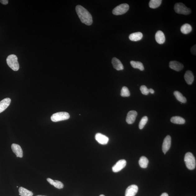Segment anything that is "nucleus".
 Returning a JSON list of instances; mask_svg holds the SVG:
<instances>
[{"instance_id":"32","label":"nucleus","mask_w":196,"mask_h":196,"mask_svg":"<svg viewBox=\"0 0 196 196\" xmlns=\"http://www.w3.org/2000/svg\"><path fill=\"white\" fill-rule=\"evenodd\" d=\"M149 92L152 94H154V90L152 89H149Z\"/></svg>"},{"instance_id":"10","label":"nucleus","mask_w":196,"mask_h":196,"mask_svg":"<svg viewBox=\"0 0 196 196\" xmlns=\"http://www.w3.org/2000/svg\"><path fill=\"white\" fill-rule=\"evenodd\" d=\"M137 113L136 111H129L127 114L126 121L129 124L134 123L137 117Z\"/></svg>"},{"instance_id":"20","label":"nucleus","mask_w":196,"mask_h":196,"mask_svg":"<svg viewBox=\"0 0 196 196\" xmlns=\"http://www.w3.org/2000/svg\"><path fill=\"white\" fill-rule=\"evenodd\" d=\"M192 30L191 26L189 24H185L182 25L180 28V31L184 34H187L191 32Z\"/></svg>"},{"instance_id":"31","label":"nucleus","mask_w":196,"mask_h":196,"mask_svg":"<svg viewBox=\"0 0 196 196\" xmlns=\"http://www.w3.org/2000/svg\"><path fill=\"white\" fill-rule=\"evenodd\" d=\"M8 0H1V1H0V2L4 5H7L8 3Z\"/></svg>"},{"instance_id":"27","label":"nucleus","mask_w":196,"mask_h":196,"mask_svg":"<svg viewBox=\"0 0 196 196\" xmlns=\"http://www.w3.org/2000/svg\"><path fill=\"white\" fill-rule=\"evenodd\" d=\"M130 91L126 87H123L121 92V96L123 97H128L130 96Z\"/></svg>"},{"instance_id":"8","label":"nucleus","mask_w":196,"mask_h":196,"mask_svg":"<svg viewBox=\"0 0 196 196\" xmlns=\"http://www.w3.org/2000/svg\"><path fill=\"white\" fill-rule=\"evenodd\" d=\"M126 161L125 159H121L118 161L112 167V171L115 173L119 172L125 167Z\"/></svg>"},{"instance_id":"28","label":"nucleus","mask_w":196,"mask_h":196,"mask_svg":"<svg viewBox=\"0 0 196 196\" xmlns=\"http://www.w3.org/2000/svg\"><path fill=\"white\" fill-rule=\"evenodd\" d=\"M148 118L147 116H144L142 118L140 122H139V129H142L144 128L148 121Z\"/></svg>"},{"instance_id":"2","label":"nucleus","mask_w":196,"mask_h":196,"mask_svg":"<svg viewBox=\"0 0 196 196\" xmlns=\"http://www.w3.org/2000/svg\"><path fill=\"white\" fill-rule=\"evenodd\" d=\"M184 161L187 168L192 170L196 167V161L194 157L191 153H187L185 155Z\"/></svg>"},{"instance_id":"29","label":"nucleus","mask_w":196,"mask_h":196,"mask_svg":"<svg viewBox=\"0 0 196 196\" xmlns=\"http://www.w3.org/2000/svg\"><path fill=\"white\" fill-rule=\"evenodd\" d=\"M142 93L145 95H147L149 93V89L145 85H142L140 88Z\"/></svg>"},{"instance_id":"18","label":"nucleus","mask_w":196,"mask_h":196,"mask_svg":"<svg viewBox=\"0 0 196 196\" xmlns=\"http://www.w3.org/2000/svg\"><path fill=\"white\" fill-rule=\"evenodd\" d=\"M143 36L141 32H137L131 34L129 36V39L132 41L137 42L141 40Z\"/></svg>"},{"instance_id":"22","label":"nucleus","mask_w":196,"mask_h":196,"mask_svg":"<svg viewBox=\"0 0 196 196\" xmlns=\"http://www.w3.org/2000/svg\"><path fill=\"white\" fill-rule=\"evenodd\" d=\"M171 121L173 123L177 124H184L185 123V120L180 116H174L171 118Z\"/></svg>"},{"instance_id":"33","label":"nucleus","mask_w":196,"mask_h":196,"mask_svg":"<svg viewBox=\"0 0 196 196\" xmlns=\"http://www.w3.org/2000/svg\"><path fill=\"white\" fill-rule=\"evenodd\" d=\"M161 196H169L168 194L166 193H163Z\"/></svg>"},{"instance_id":"30","label":"nucleus","mask_w":196,"mask_h":196,"mask_svg":"<svg viewBox=\"0 0 196 196\" xmlns=\"http://www.w3.org/2000/svg\"><path fill=\"white\" fill-rule=\"evenodd\" d=\"M196 45H194L192 47H191V52L194 55H196Z\"/></svg>"},{"instance_id":"6","label":"nucleus","mask_w":196,"mask_h":196,"mask_svg":"<svg viewBox=\"0 0 196 196\" xmlns=\"http://www.w3.org/2000/svg\"><path fill=\"white\" fill-rule=\"evenodd\" d=\"M129 6L126 3L122 4L117 6L113 10V14L116 16L124 14L128 11Z\"/></svg>"},{"instance_id":"16","label":"nucleus","mask_w":196,"mask_h":196,"mask_svg":"<svg viewBox=\"0 0 196 196\" xmlns=\"http://www.w3.org/2000/svg\"><path fill=\"white\" fill-rule=\"evenodd\" d=\"M112 64L114 68L117 71H121L124 70V67L121 62L117 58L114 57L113 58L112 61Z\"/></svg>"},{"instance_id":"11","label":"nucleus","mask_w":196,"mask_h":196,"mask_svg":"<svg viewBox=\"0 0 196 196\" xmlns=\"http://www.w3.org/2000/svg\"><path fill=\"white\" fill-rule=\"evenodd\" d=\"M95 137L99 143L103 145H106L109 140L108 137L100 133H97Z\"/></svg>"},{"instance_id":"26","label":"nucleus","mask_w":196,"mask_h":196,"mask_svg":"<svg viewBox=\"0 0 196 196\" xmlns=\"http://www.w3.org/2000/svg\"><path fill=\"white\" fill-rule=\"evenodd\" d=\"M161 0H151L149 3V6L151 8H158L161 5Z\"/></svg>"},{"instance_id":"9","label":"nucleus","mask_w":196,"mask_h":196,"mask_svg":"<svg viewBox=\"0 0 196 196\" xmlns=\"http://www.w3.org/2000/svg\"><path fill=\"white\" fill-rule=\"evenodd\" d=\"M138 190V187L137 185H130L127 188L125 193V196H135Z\"/></svg>"},{"instance_id":"24","label":"nucleus","mask_w":196,"mask_h":196,"mask_svg":"<svg viewBox=\"0 0 196 196\" xmlns=\"http://www.w3.org/2000/svg\"><path fill=\"white\" fill-rule=\"evenodd\" d=\"M130 63L133 68L138 69L141 71H143L144 70L143 64L141 62L131 61L130 62Z\"/></svg>"},{"instance_id":"13","label":"nucleus","mask_w":196,"mask_h":196,"mask_svg":"<svg viewBox=\"0 0 196 196\" xmlns=\"http://www.w3.org/2000/svg\"><path fill=\"white\" fill-rule=\"evenodd\" d=\"M11 148L13 152L16 154L17 157L22 158L23 152L21 146L18 144H13L11 145Z\"/></svg>"},{"instance_id":"4","label":"nucleus","mask_w":196,"mask_h":196,"mask_svg":"<svg viewBox=\"0 0 196 196\" xmlns=\"http://www.w3.org/2000/svg\"><path fill=\"white\" fill-rule=\"evenodd\" d=\"M174 9L175 12L179 14L187 15L190 14L191 12L190 8H187L184 4L181 3H176Z\"/></svg>"},{"instance_id":"34","label":"nucleus","mask_w":196,"mask_h":196,"mask_svg":"<svg viewBox=\"0 0 196 196\" xmlns=\"http://www.w3.org/2000/svg\"><path fill=\"white\" fill-rule=\"evenodd\" d=\"M36 196H46L41 195H38Z\"/></svg>"},{"instance_id":"23","label":"nucleus","mask_w":196,"mask_h":196,"mask_svg":"<svg viewBox=\"0 0 196 196\" xmlns=\"http://www.w3.org/2000/svg\"><path fill=\"white\" fill-rule=\"evenodd\" d=\"M174 94L176 99L179 102L183 103H185L187 102V100L186 98L183 96L182 94L180 92L176 91L174 92Z\"/></svg>"},{"instance_id":"15","label":"nucleus","mask_w":196,"mask_h":196,"mask_svg":"<svg viewBox=\"0 0 196 196\" xmlns=\"http://www.w3.org/2000/svg\"><path fill=\"white\" fill-rule=\"evenodd\" d=\"M11 100L9 98H6L0 102V113L2 112L9 106Z\"/></svg>"},{"instance_id":"1","label":"nucleus","mask_w":196,"mask_h":196,"mask_svg":"<svg viewBox=\"0 0 196 196\" xmlns=\"http://www.w3.org/2000/svg\"><path fill=\"white\" fill-rule=\"evenodd\" d=\"M76 10L77 14L82 23L88 25H90L92 24V16L87 10L81 5H77L76 6Z\"/></svg>"},{"instance_id":"25","label":"nucleus","mask_w":196,"mask_h":196,"mask_svg":"<svg viewBox=\"0 0 196 196\" xmlns=\"http://www.w3.org/2000/svg\"><path fill=\"white\" fill-rule=\"evenodd\" d=\"M139 163L141 168H146L147 167L148 163V159L145 157L142 156L139 159Z\"/></svg>"},{"instance_id":"17","label":"nucleus","mask_w":196,"mask_h":196,"mask_svg":"<svg viewBox=\"0 0 196 196\" xmlns=\"http://www.w3.org/2000/svg\"><path fill=\"white\" fill-rule=\"evenodd\" d=\"M184 78L186 82L189 85H191L194 81V76L192 72L190 71H187L185 75Z\"/></svg>"},{"instance_id":"14","label":"nucleus","mask_w":196,"mask_h":196,"mask_svg":"<svg viewBox=\"0 0 196 196\" xmlns=\"http://www.w3.org/2000/svg\"><path fill=\"white\" fill-rule=\"evenodd\" d=\"M155 39L157 43L162 44L164 43L165 42L166 39L165 34L163 32L159 30L156 32L155 35Z\"/></svg>"},{"instance_id":"21","label":"nucleus","mask_w":196,"mask_h":196,"mask_svg":"<svg viewBox=\"0 0 196 196\" xmlns=\"http://www.w3.org/2000/svg\"><path fill=\"white\" fill-rule=\"evenodd\" d=\"M19 195L21 196H32L33 195V193L32 191L22 187H19Z\"/></svg>"},{"instance_id":"7","label":"nucleus","mask_w":196,"mask_h":196,"mask_svg":"<svg viewBox=\"0 0 196 196\" xmlns=\"http://www.w3.org/2000/svg\"><path fill=\"white\" fill-rule=\"evenodd\" d=\"M171 136L169 135H167L163 141L162 146L163 152L165 154L171 148Z\"/></svg>"},{"instance_id":"12","label":"nucleus","mask_w":196,"mask_h":196,"mask_svg":"<svg viewBox=\"0 0 196 196\" xmlns=\"http://www.w3.org/2000/svg\"><path fill=\"white\" fill-rule=\"evenodd\" d=\"M169 67L172 70L180 71L182 70L184 67V65L182 63L176 61H172L169 62Z\"/></svg>"},{"instance_id":"3","label":"nucleus","mask_w":196,"mask_h":196,"mask_svg":"<svg viewBox=\"0 0 196 196\" xmlns=\"http://www.w3.org/2000/svg\"><path fill=\"white\" fill-rule=\"evenodd\" d=\"M8 66L14 71H18L19 68V65L18 61V57L15 55L8 56L6 60Z\"/></svg>"},{"instance_id":"35","label":"nucleus","mask_w":196,"mask_h":196,"mask_svg":"<svg viewBox=\"0 0 196 196\" xmlns=\"http://www.w3.org/2000/svg\"><path fill=\"white\" fill-rule=\"evenodd\" d=\"M100 196H105L104 195H101Z\"/></svg>"},{"instance_id":"19","label":"nucleus","mask_w":196,"mask_h":196,"mask_svg":"<svg viewBox=\"0 0 196 196\" xmlns=\"http://www.w3.org/2000/svg\"><path fill=\"white\" fill-rule=\"evenodd\" d=\"M47 180L49 184L58 189H62L64 187L63 184L59 180H54L49 178H47Z\"/></svg>"},{"instance_id":"5","label":"nucleus","mask_w":196,"mask_h":196,"mask_svg":"<svg viewBox=\"0 0 196 196\" xmlns=\"http://www.w3.org/2000/svg\"><path fill=\"white\" fill-rule=\"evenodd\" d=\"M69 114L66 112H59L53 114L51 117V120L53 122H57L69 119Z\"/></svg>"}]
</instances>
